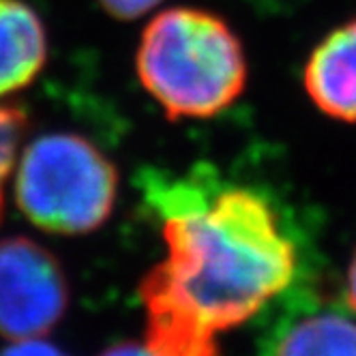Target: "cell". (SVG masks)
I'll return each instance as SVG.
<instances>
[{
  "instance_id": "1",
  "label": "cell",
  "mask_w": 356,
  "mask_h": 356,
  "mask_svg": "<svg viewBox=\"0 0 356 356\" xmlns=\"http://www.w3.org/2000/svg\"><path fill=\"white\" fill-rule=\"evenodd\" d=\"M168 256L140 284L155 356H221L217 333L251 320L296 273V247L270 202L245 187L155 178Z\"/></svg>"
},
{
  "instance_id": "2",
  "label": "cell",
  "mask_w": 356,
  "mask_h": 356,
  "mask_svg": "<svg viewBox=\"0 0 356 356\" xmlns=\"http://www.w3.org/2000/svg\"><path fill=\"white\" fill-rule=\"evenodd\" d=\"M138 78L170 120L209 118L232 106L247 82L243 45L227 24L202 9L161 11L144 29Z\"/></svg>"
},
{
  "instance_id": "3",
  "label": "cell",
  "mask_w": 356,
  "mask_h": 356,
  "mask_svg": "<svg viewBox=\"0 0 356 356\" xmlns=\"http://www.w3.org/2000/svg\"><path fill=\"white\" fill-rule=\"evenodd\" d=\"M116 193L114 163L78 134H49L24 150L15 202L45 232H95L112 215Z\"/></svg>"
},
{
  "instance_id": "4",
  "label": "cell",
  "mask_w": 356,
  "mask_h": 356,
  "mask_svg": "<svg viewBox=\"0 0 356 356\" xmlns=\"http://www.w3.org/2000/svg\"><path fill=\"white\" fill-rule=\"evenodd\" d=\"M69 282L58 258L26 236L0 241V337L41 339L69 307Z\"/></svg>"
},
{
  "instance_id": "5",
  "label": "cell",
  "mask_w": 356,
  "mask_h": 356,
  "mask_svg": "<svg viewBox=\"0 0 356 356\" xmlns=\"http://www.w3.org/2000/svg\"><path fill=\"white\" fill-rule=\"evenodd\" d=\"M302 84L322 114L356 124V17L330 31L314 47Z\"/></svg>"
},
{
  "instance_id": "6",
  "label": "cell",
  "mask_w": 356,
  "mask_h": 356,
  "mask_svg": "<svg viewBox=\"0 0 356 356\" xmlns=\"http://www.w3.org/2000/svg\"><path fill=\"white\" fill-rule=\"evenodd\" d=\"M45 58L47 37L41 17L19 0H0V97L26 88Z\"/></svg>"
},
{
  "instance_id": "7",
  "label": "cell",
  "mask_w": 356,
  "mask_h": 356,
  "mask_svg": "<svg viewBox=\"0 0 356 356\" xmlns=\"http://www.w3.org/2000/svg\"><path fill=\"white\" fill-rule=\"evenodd\" d=\"M270 356H356V322L337 312H314L286 324Z\"/></svg>"
},
{
  "instance_id": "8",
  "label": "cell",
  "mask_w": 356,
  "mask_h": 356,
  "mask_svg": "<svg viewBox=\"0 0 356 356\" xmlns=\"http://www.w3.org/2000/svg\"><path fill=\"white\" fill-rule=\"evenodd\" d=\"M26 129L29 116L19 106H0V181L9 176Z\"/></svg>"
},
{
  "instance_id": "9",
  "label": "cell",
  "mask_w": 356,
  "mask_h": 356,
  "mask_svg": "<svg viewBox=\"0 0 356 356\" xmlns=\"http://www.w3.org/2000/svg\"><path fill=\"white\" fill-rule=\"evenodd\" d=\"M0 356H69V354L41 337V339L11 341V346L0 352Z\"/></svg>"
},
{
  "instance_id": "10",
  "label": "cell",
  "mask_w": 356,
  "mask_h": 356,
  "mask_svg": "<svg viewBox=\"0 0 356 356\" xmlns=\"http://www.w3.org/2000/svg\"><path fill=\"white\" fill-rule=\"evenodd\" d=\"M99 3L118 19H136L159 5L161 0H99Z\"/></svg>"
},
{
  "instance_id": "11",
  "label": "cell",
  "mask_w": 356,
  "mask_h": 356,
  "mask_svg": "<svg viewBox=\"0 0 356 356\" xmlns=\"http://www.w3.org/2000/svg\"><path fill=\"white\" fill-rule=\"evenodd\" d=\"M99 356H155L146 343H136V341H122L116 343L108 350H104Z\"/></svg>"
},
{
  "instance_id": "12",
  "label": "cell",
  "mask_w": 356,
  "mask_h": 356,
  "mask_svg": "<svg viewBox=\"0 0 356 356\" xmlns=\"http://www.w3.org/2000/svg\"><path fill=\"white\" fill-rule=\"evenodd\" d=\"M346 300L350 305V309L356 314V253L350 262V268H348V277H346Z\"/></svg>"
},
{
  "instance_id": "13",
  "label": "cell",
  "mask_w": 356,
  "mask_h": 356,
  "mask_svg": "<svg viewBox=\"0 0 356 356\" xmlns=\"http://www.w3.org/2000/svg\"><path fill=\"white\" fill-rule=\"evenodd\" d=\"M0 204H3V197H0Z\"/></svg>"
}]
</instances>
